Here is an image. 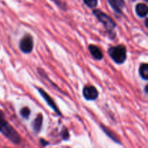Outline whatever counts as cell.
I'll list each match as a JSON object with an SVG mask.
<instances>
[{
    "label": "cell",
    "instance_id": "obj_1",
    "mask_svg": "<svg viewBox=\"0 0 148 148\" xmlns=\"http://www.w3.org/2000/svg\"><path fill=\"white\" fill-rule=\"evenodd\" d=\"M0 132L2 133L7 139L12 143L16 145L20 144L21 142L20 135L16 130L9 124L4 118L2 111H0Z\"/></svg>",
    "mask_w": 148,
    "mask_h": 148
},
{
    "label": "cell",
    "instance_id": "obj_2",
    "mask_svg": "<svg viewBox=\"0 0 148 148\" xmlns=\"http://www.w3.org/2000/svg\"><path fill=\"white\" fill-rule=\"evenodd\" d=\"M93 14L98 18V20L103 24L104 27L106 29L110 37L114 38L116 36L115 31H114L116 27V23L111 19V17H110L109 16L107 15L106 13L103 12L100 10H94Z\"/></svg>",
    "mask_w": 148,
    "mask_h": 148
},
{
    "label": "cell",
    "instance_id": "obj_3",
    "mask_svg": "<svg viewBox=\"0 0 148 148\" xmlns=\"http://www.w3.org/2000/svg\"><path fill=\"white\" fill-rule=\"evenodd\" d=\"M108 53L110 57L116 64H121L124 63L127 59V49L123 45H119L109 48Z\"/></svg>",
    "mask_w": 148,
    "mask_h": 148
},
{
    "label": "cell",
    "instance_id": "obj_4",
    "mask_svg": "<svg viewBox=\"0 0 148 148\" xmlns=\"http://www.w3.org/2000/svg\"><path fill=\"white\" fill-rule=\"evenodd\" d=\"M33 49V38L30 35H25L20 42V49L25 53H30Z\"/></svg>",
    "mask_w": 148,
    "mask_h": 148
},
{
    "label": "cell",
    "instance_id": "obj_5",
    "mask_svg": "<svg viewBox=\"0 0 148 148\" xmlns=\"http://www.w3.org/2000/svg\"><path fill=\"white\" fill-rule=\"evenodd\" d=\"M83 96L87 101H95L98 98V92L96 88L92 85L85 86L82 91Z\"/></svg>",
    "mask_w": 148,
    "mask_h": 148
},
{
    "label": "cell",
    "instance_id": "obj_6",
    "mask_svg": "<svg viewBox=\"0 0 148 148\" xmlns=\"http://www.w3.org/2000/svg\"><path fill=\"white\" fill-rule=\"evenodd\" d=\"M37 89H38V92L40 93V95H42V97L44 98L45 101H46V102H47V103L49 104V106H50L51 108L52 109H53V111H54L55 112L58 114V115H59V116L62 115V114H61L60 111H59V108H57V106H56V105L55 104L54 101H53V99H52V98H51V97L49 96V95H48V94L46 93V92H45L43 90L40 89V88H37Z\"/></svg>",
    "mask_w": 148,
    "mask_h": 148
},
{
    "label": "cell",
    "instance_id": "obj_7",
    "mask_svg": "<svg viewBox=\"0 0 148 148\" xmlns=\"http://www.w3.org/2000/svg\"><path fill=\"white\" fill-rule=\"evenodd\" d=\"M110 6L118 14H121L123 9L125 7L124 0H108Z\"/></svg>",
    "mask_w": 148,
    "mask_h": 148
},
{
    "label": "cell",
    "instance_id": "obj_8",
    "mask_svg": "<svg viewBox=\"0 0 148 148\" xmlns=\"http://www.w3.org/2000/svg\"><path fill=\"white\" fill-rule=\"evenodd\" d=\"M88 49H89L90 53H91V55L95 59H97V60H101L103 58V54L101 50L98 46H94V45H90Z\"/></svg>",
    "mask_w": 148,
    "mask_h": 148
},
{
    "label": "cell",
    "instance_id": "obj_9",
    "mask_svg": "<svg viewBox=\"0 0 148 148\" xmlns=\"http://www.w3.org/2000/svg\"><path fill=\"white\" fill-rule=\"evenodd\" d=\"M42 124H43V116H42V114H40L37 116V117L35 119L34 121L32 124L33 130H34L35 132H40V130L42 128Z\"/></svg>",
    "mask_w": 148,
    "mask_h": 148
},
{
    "label": "cell",
    "instance_id": "obj_10",
    "mask_svg": "<svg viewBox=\"0 0 148 148\" xmlns=\"http://www.w3.org/2000/svg\"><path fill=\"white\" fill-rule=\"evenodd\" d=\"M148 12L147 6L145 4L139 3L136 6V13L140 17H145L147 16Z\"/></svg>",
    "mask_w": 148,
    "mask_h": 148
},
{
    "label": "cell",
    "instance_id": "obj_11",
    "mask_svg": "<svg viewBox=\"0 0 148 148\" xmlns=\"http://www.w3.org/2000/svg\"><path fill=\"white\" fill-rule=\"evenodd\" d=\"M101 128L103 129V130L104 132H105L106 134L107 135H108V137H109L110 138L112 139V140H114V142H116L117 143H120L119 140V139L117 138L116 135V134H114V132H111V130H109V129H108V128H106V127H104L103 124H101Z\"/></svg>",
    "mask_w": 148,
    "mask_h": 148
},
{
    "label": "cell",
    "instance_id": "obj_12",
    "mask_svg": "<svg viewBox=\"0 0 148 148\" xmlns=\"http://www.w3.org/2000/svg\"><path fill=\"white\" fill-rule=\"evenodd\" d=\"M140 75L143 79L147 80L148 79V65L147 64H143L140 67Z\"/></svg>",
    "mask_w": 148,
    "mask_h": 148
},
{
    "label": "cell",
    "instance_id": "obj_13",
    "mask_svg": "<svg viewBox=\"0 0 148 148\" xmlns=\"http://www.w3.org/2000/svg\"><path fill=\"white\" fill-rule=\"evenodd\" d=\"M20 115L24 119H27L30 115V110L27 107H24L20 110Z\"/></svg>",
    "mask_w": 148,
    "mask_h": 148
},
{
    "label": "cell",
    "instance_id": "obj_14",
    "mask_svg": "<svg viewBox=\"0 0 148 148\" xmlns=\"http://www.w3.org/2000/svg\"><path fill=\"white\" fill-rule=\"evenodd\" d=\"M83 1L90 8H95L98 4V0H83Z\"/></svg>",
    "mask_w": 148,
    "mask_h": 148
},
{
    "label": "cell",
    "instance_id": "obj_15",
    "mask_svg": "<svg viewBox=\"0 0 148 148\" xmlns=\"http://www.w3.org/2000/svg\"><path fill=\"white\" fill-rule=\"evenodd\" d=\"M62 139H63L64 140H69V132H68V130H66V129H64V131H62Z\"/></svg>",
    "mask_w": 148,
    "mask_h": 148
},
{
    "label": "cell",
    "instance_id": "obj_16",
    "mask_svg": "<svg viewBox=\"0 0 148 148\" xmlns=\"http://www.w3.org/2000/svg\"><path fill=\"white\" fill-rule=\"evenodd\" d=\"M40 143H41V144L43 145H44V146H46V145H49V143H47V142L45 141V140H42V139L40 140Z\"/></svg>",
    "mask_w": 148,
    "mask_h": 148
},
{
    "label": "cell",
    "instance_id": "obj_17",
    "mask_svg": "<svg viewBox=\"0 0 148 148\" xmlns=\"http://www.w3.org/2000/svg\"><path fill=\"white\" fill-rule=\"evenodd\" d=\"M147 87L148 85H146L145 88V92H147Z\"/></svg>",
    "mask_w": 148,
    "mask_h": 148
},
{
    "label": "cell",
    "instance_id": "obj_18",
    "mask_svg": "<svg viewBox=\"0 0 148 148\" xmlns=\"http://www.w3.org/2000/svg\"><path fill=\"white\" fill-rule=\"evenodd\" d=\"M145 26H146V27H148V25H147V19H146V20H145Z\"/></svg>",
    "mask_w": 148,
    "mask_h": 148
},
{
    "label": "cell",
    "instance_id": "obj_19",
    "mask_svg": "<svg viewBox=\"0 0 148 148\" xmlns=\"http://www.w3.org/2000/svg\"><path fill=\"white\" fill-rule=\"evenodd\" d=\"M145 1H148V0H145Z\"/></svg>",
    "mask_w": 148,
    "mask_h": 148
}]
</instances>
